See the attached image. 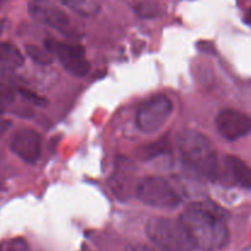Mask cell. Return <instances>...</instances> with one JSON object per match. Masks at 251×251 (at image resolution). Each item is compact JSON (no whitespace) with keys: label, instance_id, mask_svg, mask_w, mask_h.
Masks as SVG:
<instances>
[{"label":"cell","instance_id":"cell-16","mask_svg":"<svg viewBox=\"0 0 251 251\" xmlns=\"http://www.w3.org/2000/svg\"><path fill=\"white\" fill-rule=\"evenodd\" d=\"M126 251H157V250L152 249V248L150 247H146V245L137 244V245H131V247H129L126 249Z\"/></svg>","mask_w":251,"mask_h":251},{"label":"cell","instance_id":"cell-2","mask_svg":"<svg viewBox=\"0 0 251 251\" xmlns=\"http://www.w3.org/2000/svg\"><path fill=\"white\" fill-rule=\"evenodd\" d=\"M184 161L201 176L216 179L220 174L218 154L215 145L206 135L193 129L183 130L176 137Z\"/></svg>","mask_w":251,"mask_h":251},{"label":"cell","instance_id":"cell-5","mask_svg":"<svg viewBox=\"0 0 251 251\" xmlns=\"http://www.w3.org/2000/svg\"><path fill=\"white\" fill-rule=\"evenodd\" d=\"M28 12L34 21L60 32L70 38L78 36L69 15L51 0H31L28 2Z\"/></svg>","mask_w":251,"mask_h":251},{"label":"cell","instance_id":"cell-3","mask_svg":"<svg viewBox=\"0 0 251 251\" xmlns=\"http://www.w3.org/2000/svg\"><path fill=\"white\" fill-rule=\"evenodd\" d=\"M146 234L162 251H194L195 245L181 220L153 217L147 222Z\"/></svg>","mask_w":251,"mask_h":251},{"label":"cell","instance_id":"cell-9","mask_svg":"<svg viewBox=\"0 0 251 251\" xmlns=\"http://www.w3.org/2000/svg\"><path fill=\"white\" fill-rule=\"evenodd\" d=\"M11 150L27 163H36L42 153L41 135L31 127H22L15 132L11 140Z\"/></svg>","mask_w":251,"mask_h":251},{"label":"cell","instance_id":"cell-4","mask_svg":"<svg viewBox=\"0 0 251 251\" xmlns=\"http://www.w3.org/2000/svg\"><path fill=\"white\" fill-rule=\"evenodd\" d=\"M136 198L142 203L161 210H173L181 202L173 184L162 176H147L136 186Z\"/></svg>","mask_w":251,"mask_h":251},{"label":"cell","instance_id":"cell-7","mask_svg":"<svg viewBox=\"0 0 251 251\" xmlns=\"http://www.w3.org/2000/svg\"><path fill=\"white\" fill-rule=\"evenodd\" d=\"M46 48L50 51L51 55L56 56L63 68L71 75L82 77L90 71V63L86 59L85 49L81 46L48 39L46 41Z\"/></svg>","mask_w":251,"mask_h":251},{"label":"cell","instance_id":"cell-12","mask_svg":"<svg viewBox=\"0 0 251 251\" xmlns=\"http://www.w3.org/2000/svg\"><path fill=\"white\" fill-rule=\"evenodd\" d=\"M26 53L34 63L39 65H48L53 61V55L47 48H41L34 44H28L26 46Z\"/></svg>","mask_w":251,"mask_h":251},{"label":"cell","instance_id":"cell-15","mask_svg":"<svg viewBox=\"0 0 251 251\" xmlns=\"http://www.w3.org/2000/svg\"><path fill=\"white\" fill-rule=\"evenodd\" d=\"M15 100V91L6 81L0 78V104H10Z\"/></svg>","mask_w":251,"mask_h":251},{"label":"cell","instance_id":"cell-18","mask_svg":"<svg viewBox=\"0 0 251 251\" xmlns=\"http://www.w3.org/2000/svg\"><path fill=\"white\" fill-rule=\"evenodd\" d=\"M248 21H249V24L251 25V9H250V11H249V15H248Z\"/></svg>","mask_w":251,"mask_h":251},{"label":"cell","instance_id":"cell-17","mask_svg":"<svg viewBox=\"0 0 251 251\" xmlns=\"http://www.w3.org/2000/svg\"><path fill=\"white\" fill-rule=\"evenodd\" d=\"M4 28H5V22L0 20V34L2 33V31H4Z\"/></svg>","mask_w":251,"mask_h":251},{"label":"cell","instance_id":"cell-13","mask_svg":"<svg viewBox=\"0 0 251 251\" xmlns=\"http://www.w3.org/2000/svg\"><path fill=\"white\" fill-rule=\"evenodd\" d=\"M64 6L80 15H90L96 11V5L91 0H59Z\"/></svg>","mask_w":251,"mask_h":251},{"label":"cell","instance_id":"cell-6","mask_svg":"<svg viewBox=\"0 0 251 251\" xmlns=\"http://www.w3.org/2000/svg\"><path fill=\"white\" fill-rule=\"evenodd\" d=\"M173 103L166 96H156L142 103L136 112V125L142 132L153 134L164 126L173 113Z\"/></svg>","mask_w":251,"mask_h":251},{"label":"cell","instance_id":"cell-14","mask_svg":"<svg viewBox=\"0 0 251 251\" xmlns=\"http://www.w3.org/2000/svg\"><path fill=\"white\" fill-rule=\"evenodd\" d=\"M169 149V144L167 141H159L156 142V144H152L150 146H147L146 149L144 150V158L151 159L154 158V157H158V154L166 153L167 150Z\"/></svg>","mask_w":251,"mask_h":251},{"label":"cell","instance_id":"cell-10","mask_svg":"<svg viewBox=\"0 0 251 251\" xmlns=\"http://www.w3.org/2000/svg\"><path fill=\"white\" fill-rule=\"evenodd\" d=\"M225 162L234 180L243 188L251 190V167L235 156H227Z\"/></svg>","mask_w":251,"mask_h":251},{"label":"cell","instance_id":"cell-8","mask_svg":"<svg viewBox=\"0 0 251 251\" xmlns=\"http://www.w3.org/2000/svg\"><path fill=\"white\" fill-rule=\"evenodd\" d=\"M216 127L225 140L237 141L251 134V117L240 110L227 108L216 117Z\"/></svg>","mask_w":251,"mask_h":251},{"label":"cell","instance_id":"cell-1","mask_svg":"<svg viewBox=\"0 0 251 251\" xmlns=\"http://www.w3.org/2000/svg\"><path fill=\"white\" fill-rule=\"evenodd\" d=\"M180 220L188 229L195 249L217 251L229 242V229L223 216L206 205L189 206Z\"/></svg>","mask_w":251,"mask_h":251},{"label":"cell","instance_id":"cell-11","mask_svg":"<svg viewBox=\"0 0 251 251\" xmlns=\"http://www.w3.org/2000/svg\"><path fill=\"white\" fill-rule=\"evenodd\" d=\"M25 64V56L15 44L10 42L0 43V65L5 68H21Z\"/></svg>","mask_w":251,"mask_h":251}]
</instances>
